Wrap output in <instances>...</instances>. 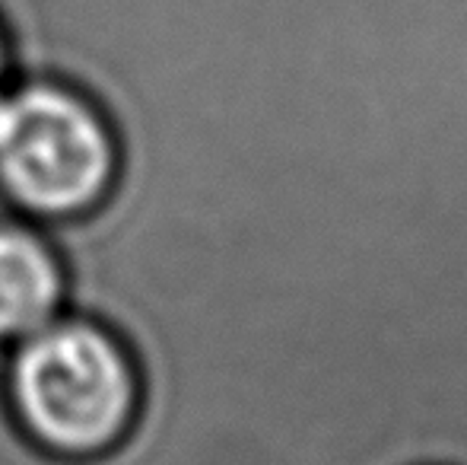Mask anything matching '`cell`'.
<instances>
[{
  "label": "cell",
  "instance_id": "1",
  "mask_svg": "<svg viewBox=\"0 0 467 465\" xmlns=\"http://www.w3.org/2000/svg\"><path fill=\"white\" fill-rule=\"evenodd\" d=\"M140 370L118 335L61 319L23 338L6 366V405L19 434L55 462L111 456L140 415Z\"/></svg>",
  "mask_w": 467,
  "mask_h": 465
},
{
  "label": "cell",
  "instance_id": "2",
  "mask_svg": "<svg viewBox=\"0 0 467 465\" xmlns=\"http://www.w3.org/2000/svg\"><path fill=\"white\" fill-rule=\"evenodd\" d=\"M118 143L102 112L55 83L0 96V188L38 217H77L109 198Z\"/></svg>",
  "mask_w": 467,
  "mask_h": 465
},
{
  "label": "cell",
  "instance_id": "3",
  "mask_svg": "<svg viewBox=\"0 0 467 465\" xmlns=\"http://www.w3.org/2000/svg\"><path fill=\"white\" fill-rule=\"evenodd\" d=\"M64 271L45 239L0 227V342L19 344L61 316Z\"/></svg>",
  "mask_w": 467,
  "mask_h": 465
},
{
  "label": "cell",
  "instance_id": "4",
  "mask_svg": "<svg viewBox=\"0 0 467 465\" xmlns=\"http://www.w3.org/2000/svg\"><path fill=\"white\" fill-rule=\"evenodd\" d=\"M4 74H6V51H4V38H0V96H4Z\"/></svg>",
  "mask_w": 467,
  "mask_h": 465
}]
</instances>
